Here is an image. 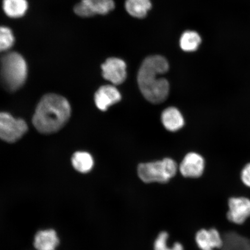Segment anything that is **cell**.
I'll use <instances>...</instances> for the list:
<instances>
[{"instance_id":"17","label":"cell","mask_w":250,"mask_h":250,"mask_svg":"<svg viewBox=\"0 0 250 250\" xmlns=\"http://www.w3.org/2000/svg\"><path fill=\"white\" fill-rule=\"evenodd\" d=\"M201 42V37L198 33L193 31H187L181 36L180 46L184 51L193 52L198 49Z\"/></svg>"},{"instance_id":"4","label":"cell","mask_w":250,"mask_h":250,"mask_svg":"<svg viewBox=\"0 0 250 250\" xmlns=\"http://www.w3.org/2000/svg\"><path fill=\"white\" fill-rule=\"evenodd\" d=\"M177 165L170 158L139 165L138 176L144 183H167L176 176Z\"/></svg>"},{"instance_id":"2","label":"cell","mask_w":250,"mask_h":250,"mask_svg":"<svg viewBox=\"0 0 250 250\" xmlns=\"http://www.w3.org/2000/svg\"><path fill=\"white\" fill-rule=\"evenodd\" d=\"M70 114V105L66 99L55 94H48L37 105L33 123L40 133L51 134L62 129Z\"/></svg>"},{"instance_id":"12","label":"cell","mask_w":250,"mask_h":250,"mask_svg":"<svg viewBox=\"0 0 250 250\" xmlns=\"http://www.w3.org/2000/svg\"><path fill=\"white\" fill-rule=\"evenodd\" d=\"M59 243L57 233L53 229L39 231L34 237V246L37 250H55Z\"/></svg>"},{"instance_id":"20","label":"cell","mask_w":250,"mask_h":250,"mask_svg":"<svg viewBox=\"0 0 250 250\" xmlns=\"http://www.w3.org/2000/svg\"><path fill=\"white\" fill-rule=\"evenodd\" d=\"M240 179L243 185L250 189V162L242 168Z\"/></svg>"},{"instance_id":"19","label":"cell","mask_w":250,"mask_h":250,"mask_svg":"<svg viewBox=\"0 0 250 250\" xmlns=\"http://www.w3.org/2000/svg\"><path fill=\"white\" fill-rule=\"evenodd\" d=\"M15 42V37L12 30L5 26H0V52L10 49Z\"/></svg>"},{"instance_id":"16","label":"cell","mask_w":250,"mask_h":250,"mask_svg":"<svg viewBox=\"0 0 250 250\" xmlns=\"http://www.w3.org/2000/svg\"><path fill=\"white\" fill-rule=\"evenodd\" d=\"M72 164L77 171L80 173H88L92 169L93 159L89 153L77 152L72 157Z\"/></svg>"},{"instance_id":"10","label":"cell","mask_w":250,"mask_h":250,"mask_svg":"<svg viewBox=\"0 0 250 250\" xmlns=\"http://www.w3.org/2000/svg\"><path fill=\"white\" fill-rule=\"evenodd\" d=\"M205 167V162L202 156L191 152L184 158L180 165V170L184 177L196 179L202 176Z\"/></svg>"},{"instance_id":"8","label":"cell","mask_w":250,"mask_h":250,"mask_svg":"<svg viewBox=\"0 0 250 250\" xmlns=\"http://www.w3.org/2000/svg\"><path fill=\"white\" fill-rule=\"evenodd\" d=\"M103 77L115 85H120L126 80V64L120 59L111 58L102 65Z\"/></svg>"},{"instance_id":"11","label":"cell","mask_w":250,"mask_h":250,"mask_svg":"<svg viewBox=\"0 0 250 250\" xmlns=\"http://www.w3.org/2000/svg\"><path fill=\"white\" fill-rule=\"evenodd\" d=\"M121 100L120 92L114 86L104 85L99 89L95 95V104L100 110L106 111L109 107Z\"/></svg>"},{"instance_id":"9","label":"cell","mask_w":250,"mask_h":250,"mask_svg":"<svg viewBox=\"0 0 250 250\" xmlns=\"http://www.w3.org/2000/svg\"><path fill=\"white\" fill-rule=\"evenodd\" d=\"M195 242L201 250H215L223 249L224 241L223 235L217 228L207 229L202 228L197 232Z\"/></svg>"},{"instance_id":"3","label":"cell","mask_w":250,"mask_h":250,"mask_svg":"<svg viewBox=\"0 0 250 250\" xmlns=\"http://www.w3.org/2000/svg\"><path fill=\"white\" fill-rule=\"evenodd\" d=\"M27 76V67L22 56L17 52L3 55L0 65V78L5 88L14 92L23 85Z\"/></svg>"},{"instance_id":"14","label":"cell","mask_w":250,"mask_h":250,"mask_svg":"<svg viewBox=\"0 0 250 250\" xmlns=\"http://www.w3.org/2000/svg\"><path fill=\"white\" fill-rule=\"evenodd\" d=\"M2 8L8 17L18 18L26 14L28 4L26 0H3Z\"/></svg>"},{"instance_id":"18","label":"cell","mask_w":250,"mask_h":250,"mask_svg":"<svg viewBox=\"0 0 250 250\" xmlns=\"http://www.w3.org/2000/svg\"><path fill=\"white\" fill-rule=\"evenodd\" d=\"M169 235L167 232H162L158 234L154 244V250H184V247L179 242H176L171 247L168 245Z\"/></svg>"},{"instance_id":"7","label":"cell","mask_w":250,"mask_h":250,"mask_svg":"<svg viewBox=\"0 0 250 250\" xmlns=\"http://www.w3.org/2000/svg\"><path fill=\"white\" fill-rule=\"evenodd\" d=\"M115 8L114 0H81L74 7V12L81 17L105 15Z\"/></svg>"},{"instance_id":"6","label":"cell","mask_w":250,"mask_h":250,"mask_svg":"<svg viewBox=\"0 0 250 250\" xmlns=\"http://www.w3.org/2000/svg\"><path fill=\"white\" fill-rule=\"evenodd\" d=\"M27 131L26 123L12 117L7 112H0V139L8 143L20 140Z\"/></svg>"},{"instance_id":"1","label":"cell","mask_w":250,"mask_h":250,"mask_svg":"<svg viewBox=\"0 0 250 250\" xmlns=\"http://www.w3.org/2000/svg\"><path fill=\"white\" fill-rule=\"evenodd\" d=\"M167 59L159 55L151 56L143 61L137 75L141 92L148 101L159 104L167 99L169 83L164 78L158 77L168 70Z\"/></svg>"},{"instance_id":"5","label":"cell","mask_w":250,"mask_h":250,"mask_svg":"<svg viewBox=\"0 0 250 250\" xmlns=\"http://www.w3.org/2000/svg\"><path fill=\"white\" fill-rule=\"evenodd\" d=\"M227 206L226 218L231 224L242 226L250 218V198L248 196H230Z\"/></svg>"},{"instance_id":"15","label":"cell","mask_w":250,"mask_h":250,"mask_svg":"<svg viewBox=\"0 0 250 250\" xmlns=\"http://www.w3.org/2000/svg\"><path fill=\"white\" fill-rule=\"evenodd\" d=\"M150 0H126L125 8L129 15L137 18H143L151 8Z\"/></svg>"},{"instance_id":"13","label":"cell","mask_w":250,"mask_h":250,"mask_svg":"<svg viewBox=\"0 0 250 250\" xmlns=\"http://www.w3.org/2000/svg\"><path fill=\"white\" fill-rule=\"evenodd\" d=\"M162 122L166 129L171 132H176L180 130L184 125L182 115L174 107L165 109L162 114Z\"/></svg>"}]
</instances>
